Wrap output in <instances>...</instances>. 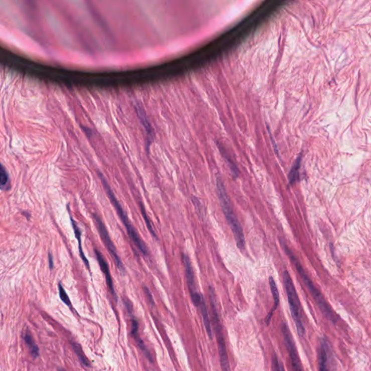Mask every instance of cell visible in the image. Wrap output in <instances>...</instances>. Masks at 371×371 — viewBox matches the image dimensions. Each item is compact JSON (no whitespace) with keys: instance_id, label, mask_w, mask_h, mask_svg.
<instances>
[{"instance_id":"4fadbf2b","label":"cell","mask_w":371,"mask_h":371,"mask_svg":"<svg viewBox=\"0 0 371 371\" xmlns=\"http://www.w3.org/2000/svg\"><path fill=\"white\" fill-rule=\"evenodd\" d=\"M71 224H72L73 231H74L75 237H76V238L77 239L78 242H79L80 257H81V259H82L83 262H84L86 268H87V269L89 270V271H90V265H89V260H88V259L86 258L85 255H84V251H83L82 245H81V231L80 230L79 226H78L77 224H76V223L74 221H73V219H72V217H71Z\"/></svg>"},{"instance_id":"ba28073f","label":"cell","mask_w":371,"mask_h":371,"mask_svg":"<svg viewBox=\"0 0 371 371\" xmlns=\"http://www.w3.org/2000/svg\"><path fill=\"white\" fill-rule=\"evenodd\" d=\"M135 107H136V111L137 113L138 116H139L140 121L145 128L146 133V151L149 152V147H150L153 140H154V130H153L152 127L151 126L147 117H146L145 111H144L143 107L139 104L135 105Z\"/></svg>"},{"instance_id":"9c48e42d","label":"cell","mask_w":371,"mask_h":371,"mask_svg":"<svg viewBox=\"0 0 371 371\" xmlns=\"http://www.w3.org/2000/svg\"><path fill=\"white\" fill-rule=\"evenodd\" d=\"M94 253H95L96 258H97L99 265H100L101 271L105 275L107 287H108L109 290L111 292V294H113V297L116 299V294H115V289H114L113 278H112L108 263H107L106 260L104 258L103 255L101 253L100 250H97V249H94Z\"/></svg>"},{"instance_id":"8992f818","label":"cell","mask_w":371,"mask_h":371,"mask_svg":"<svg viewBox=\"0 0 371 371\" xmlns=\"http://www.w3.org/2000/svg\"><path fill=\"white\" fill-rule=\"evenodd\" d=\"M93 216H94V220L95 221V225L97 226V229H98L99 233H100L101 239L103 241L107 250H108L109 253L110 254L114 261H115L117 268H118V270L120 272L124 273V265H123L122 260H120L119 255H118V252H117L116 248H115L113 242H112L111 239H110L106 226H105L103 221H102V220L101 219V218L97 213H94Z\"/></svg>"},{"instance_id":"ac0fdd59","label":"cell","mask_w":371,"mask_h":371,"mask_svg":"<svg viewBox=\"0 0 371 371\" xmlns=\"http://www.w3.org/2000/svg\"><path fill=\"white\" fill-rule=\"evenodd\" d=\"M140 209H141V215H142L144 221H145L146 226H147L148 230L149 231V232H150V234H152L154 238L157 239L156 233L154 232V229H153L152 223H151L150 220H149L147 214H146L145 208H144V206H143V204H141V203L140 204Z\"/></svg>"},{"instance_id":"3957f363","label":"cell","mask_w":371,"mask_h":371,"mask_svg":"<svg viewBox=\"0 0 371 371\" xmlns=\"http://www.w3.org/2000/svg\"><path fill=\"white\" fill-rule=\"evenodd\" d=\"M99 176H100L101 182H102V184L103 185L104 188H105L107 196L110 198V202H111L114 208L116 210L117 213H118L120 219L121 220L123 225L126 227L128 237L132 241L134 245L137 247L138 250L141 252V253H142V255L146 256V255L149 254V250H148L145 243L141 239V237H139V234H138L135 228L131 224V221H129L128 216H127L126 211L123 210V207L121 206L119 201L117 199L113 190H111V187L109 185L108 182H107L106 178L104 176L103 174L99 172Z\"/></svg>"},{"instance_id":"6da1fadb","label":"cell","mask_w":371,"mask_h":371,"mask_svg":"<svg viewBox=\"0 0 371 371\" xmlns=\"http://www.w3.org/2000/svg\"><path fill=\"white\" fill-rule=\"evenodd\" d=\"M280 243H281L283 250L286 252V255L289 257V260L292 261L293 265H294L297 272H298L299 276H300L303 282L305 283L307 289H308L309 292L311 294L312 297H313L314 300H315V302L318 305L320 311L322 312V313L323 314V315L328 320H329L333 323H336V321H337V315L334 313L331 307H330L328 302L325 300L323 294L317 289L316 286L313 284L311 279L309 278L308 275L306 273L298 258L294 255V254L293 253L292 250L286 245L284 240H283L282 239H280Z\"/></svg>"},{"instance_id":"e0dca14e","label":"cell","mask_w":371,"mask_h":371,"mask_svg":"<svg viewBox=\"0 0 371 371\" xmlns=\"http://www.w3.org/2000/svg\"><path fill=\"white\" fill-rule=\"evenodd\" d=\"M9 175L4 166L0 163V188L6 189L9 185Z\"/></svg>"},{"instance_id":"7a4b0ae2","label":"cell","mask_w":371,"mask_h":371,"mask_svg":"<svg viewBox=\"0 0 371 371\" xmlns=\"http://www.w3.org/2000/svg\"><path fill=\"white\" fill-rule=\"evenodd\" d=\"M216 187H217L218 197L222 208L223 213L225 216L226 221L229 227L232 229L234 239L236 240L237 247L240 250H244L245 248V237L243 229L241 226L239 219H237L234 209L232 206L230 199L228 195L225 185L222 179L218 177L216 180Z\"/></svg>"},{"instance_id":"cb8c5ba5","label":"cell","mask_w":371,"mask_h":371,"mask_svg":"<svg viewBox=\"0 0 371 371\" xmlns=\"http://www.w3.org/2000/svg\"><path fill=\"white\" fill-rule=\"evenodd\" d=\"M84 131H85V133L86 134L89 135V136H92V134H94V132L92 131V129H90V128H86V127H84Z\"/></svg>"},{"instance_id":"44dd1931","label":"cell","mask_w":371,"mask_h":371,"mask_svg":"<svg viewBox=\"0 0 371 371\" xmlns=\"http://www.w3.org/2000/svg\"><path fill=\"white\" fill-rule=\"evenodd\" d=\"M58 289H59L60 297V299H61V300L63 301V302H64L65 304H66V305L68 306H71V300H70L69 297H68L66 290H65L64 288L63 287V286L61 285V284H59V287H58Z\"/></svg>"},{"instance_id":"9a60e30c","label":"cell","mask_w":371,"mask_h":371,"mask_svg":"<svg viewBox=\"0 0 371 371\" xmlns=\"http://www.w3.org/2000/svg\"><path fill=\"white\" fill-rule=\"evenodd\" d=\"M301 161H302V157L301 156H299L297 159H296L295 162H294V165L291 169L290 172L289 174V184L290 186L294 185V183L297 182V180L299 178V170L300 168Z\"/></svg>"},{"instance_id":"603a6c76","label":"cell","mask_w":371,"mask_h":371,"mask_svg":"<svg viewBox=\"0 0 371 371\" xmlns=\"http://www.w3.org/2000/svg\"><path fill=\"white\" fill-rule=\"evenodd\" d=\"M144 293H145L146 297H147L148 301H149V303H151L152 305H154V299H153L152 293H151L150 291H149V289H148V287H146V286H144Z\"/></svg>"},{"instance_id":"2e32d148","label":"cell","mask_w":371,"mask_h":371,"mask_svg":"<svg viewBox=\"0 0 371 371\" xmlns=\"http://www.w3.org/2000/svg\"><path fill=\"white\" fill-rule=\"evenodd\" d=\"M72 344L73 350L76 352V355L79 357V359L81 363L85 367H90L91 364L89 362L88 358L86 357L85 354H84V351H83L82 348H81V345L78 344L77 342L73 341L71 343Z\"/></svg>"},{"instance_id":"7402d4cb","label":"cell","mask_w":371,"mask_h":371,"mask_svg":"<svg viewBox=\"0 0 371 371\" xmlns=\"http://www.w3.org/2000/svg\"><path fill=\"white\" fill-rule=\"evenodd\" d=\"M138 331H139V323H138L137 320L134 319L131 322V334H132V336H135L136 335L139 334Z\"/></svg>"},{"instance_id":"5bb4252c","label":"cell","mask_w":371,"mask_h":371,"mask_svg":"<svg viewBox=\"0 0 371 371\" xmlns=\"http://www.w3.org/2000/svg\"><path fill=\"white\" fill-rule=\"evenodd\" d=\"M24 339L25 341L26 344L29 346V350H30L32 355L35 358L39 357V355H40V349H39L37 344L34 342V338L32 337L31 333H29V332H26L24 334Z\"/></svg>"},{"instance_id":"5b68a950","label":"cell","mask_w":371,"mask_h":371,"mask_svg":"<svg viewBox=\"0 0 371 371\" xmlns=\"http://www.w3.org/2000/svg\"><path fill=\"white\" fill-rule=\"evenodd\" d=\"M284 278V284L285 286L286 294H287L288 302H289V308H290L291 314L293 320L295 323L297 333L300 336H303L305 334V328L302 321V310H301V304L299 302L298 294L296 290L295 286L293 283L292 278L290 276L289 272L285 271L283 273Z\"/></svg>"},{"instance_id":"ffe728a7","label":"cell","mask_w":371,"mask_h":371,"mask_svg":"<svg viewBox=\"0 0 371 371\" xmlns=\"http://www.w3.org/2000/svg\"><path fill=\"white\" fill-rule=\"evenodd\" d=\"M133 337L136 339V342H137L138 345H139L140 349H141V351H143V353L145 354L146 357L148 358V359H149L150 362H152V356H151L150 352H149L147 348H146L144 341H143L142 340H141V338L139 337V334L133 336Z\"/></svg>"},{"instance_id":"7c38bea8","label":"cell","mask_w":371,"mask_h":371,"mask_svg":"<svg viewBox=\"0 0 371 371\" xmlns=\"http://www.w3.org/2000/svg\"><path fill=\"white\" fill-rule=\"evenodd\" d=\"M269 284L270 288H271L272 295H273V306L272 307L271 311L267 315V316L265 318V323L267 325L269 324L271 322L272 317H273V313L276 311V309L278 308V305H279V293H278L277 286H276V282H275L274 278L272 277L269 278Z\"/></svg>"},{"instance_id":"52a82bcc","label":"cell","mask_w":371,"mask_h":371,"mask_svg":"<svg viewBox=\"0 0 371 371\" xmlns=\"http://www.w3.org/2000/svg\"><path fill=\"white\" fill-rule=\"evenodd\" d=\"M281 333H282L286 349L290 357L293 370L304 371L292 333L286 323H283L281 325Z\"/></svg>"},{"instance_id":"d6986e66","label":"cell","mask_w":371,"mask_h":371,"mask_svg":"<svg viewBox=\"0 0 371 371\" xmlns=\"http://www.w3.org/2000/svg\"><path fill=\"white\" fill-rule=\"evenodd\" d=\"M272 371H285L284 364L280 360L279 357L276 353H273L272 355Z\"/></svg>"},{"instance_id":"484cf974","label":"cell","mask_w":371,"mask_h":371,"mask_svg":"<svg viewBox=\"0 0 371 371\" xmlns=\"http://www.w3.org/2000/svg\"><path fill=\"white\" fill-rule=\"evenodd\" d=\"M58 371H66V370H65V369H63V368H59V369H58Z\"/></svg>"},{"instance_id":"d4e9b609","label":"cell","mask_w":371,"mask_h":371,"mask_svg":"<svg viewBox=\"0 0 371 371\" xmlns=\"http://www.w3.org/2000/svg\"><path fill=\"white\" fill-rule=\"evenodd\" d=\"M49 261H50V268H51V269H53L54 267V263L53 256H52L51 254H50V255H49Z\"/></svg>"},{"instance_id":"8fae6325","label":"cell","mask_w":371,"mask_h":371,"mask_svg":"<svg viewBox=\"0 0 371 371\" xmlns=\"http://www.w3.org/2000/svg\"><path fill=\"white\" fill-rule=\"evenodd\" d=\"M328 351L329 346L328 342L326 340L323 339L318 351L319 371H330L328 367Z\"/></svg>"},{"instance_id":"30bf717a","label":"cell","mask_w":371,"mask_h":371,"mask_svg":"<svg viewBox=\"0 0 371 371\" xmlns=\"http://www.w3.org/2000/svg\"><path fill=\"white\" fill-rule=\"evenodd\" d=\"M182 261L184 265L186 277H187V284H188L189 290H190V295L198 292L197 289L196 281H195V272H194L193 265H192L190 259L188 255L186 254H182Z\"/></svg>"},{"instance_id":"277c9868","label":"cell","mask_w":371,"mask_h":371,"mask_svg":"<svg viewBox=\"0 0 371 371\" xmlns=\"http://www.w3.org/2000/svg\"><path fill=\"white\" fill-rule=\"evenodd\" d=\"M209 297L211 310H212L213 328H214L215 333L217 338L218 346H219L221 368L223 371H230V364H229V357H228L227 349H226L225 338H224L222 325H221L219 311H218L216 294H215V290L212 286L209 287Z\"/></svg>"}]
</instances>
